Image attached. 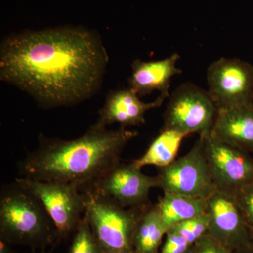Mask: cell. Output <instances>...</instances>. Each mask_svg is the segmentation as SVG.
<instances>
[{
    "mask_svg": "<svg viewBox=\"0 0 253 253\" xmlns=\"http://www.w3.org/2000/svg\"><path fill=\"white\" fill-rule=\"evenodd\" d=\"M109 60L101 38L89 30L24 32L3 40L0 80L42 107L72 106L99 90Z\"/></svg>",
    "mask_w": 253,
    "mask_h": 253,
    "instance_id": "cell-1",
    "label": "cell"
},
{
    "mask_svg": "<svg viewBox=\"0 0 253 253\" xmlns=\"http://www.w3.org/2000/svg\"><path fill=\"white\" fill-rule=\"evenodd\" d=\"M137 135L123 126L108 129L97 123L71 140L41 134L36 149L17 163L18 174L33 180L70 183L82 191L121 162L123 149Z\"/></svg>",
    "mask_w": 253,
    "mask_h": 253,
    "instance_id": "cell-2",
    "label": "cell"
},
{
    "mask_svg": "<svg viewBox=\"0 0 253 253\" xmlns=\"http://www.w3.org/2000/svg\"><path fill=\"white\" fill-rule=\"evenodd\" d=\"M0 239L44 249L58 240L54 221L41 200L14 180L0 193Z\"/></svg>",
    "mask_w": 253,
    "mask_h": 253,
    "instance_id": "cell-3",
    "label": "cell"
},
{
    "mask_svg": "<svg viewBox=\"0 0 253 253\" xmlns=\"http://www.w3.org/2000/svg\"><path fill=\"white\" fill-rule=\"evenodd\" d=\"M82 191L86 197L84 216L104 253L134 251L133 238L141 209L123 207L91 189Z\"/></svg>",
    "mask_w": 253,
    "mask_h": 253,
    "instance_id": "cell-4",
    "label": "cell"
},
{
    "mask_svg": "<svg viewBox=\"0 0 253 253\" xmlns=\"http://www.w3.org/2000/svg\"><path fill=\"white\" fill-rule=\"evenodd\" d=\"M217 108L208 91L192 83L176 88L163 114L161 130L179 131L183 134H210L217 114Z\"/></svg>",
    "mask_w": 253,
    "mask_h": 253,
    "instance_id": "cell-5",
    "label": "cell"
},
{
    "mask_svg": "<svg viewBox=\"0 0 253 253\" xmlns=\"http://www.w3.org/2000/svg\"><path fill=\"white\" fill-rule=\"evenodd\" d=\"M41 200L57 230L58 240L73 234L84 217L85 195L77 186L58 181L15 179Z\"/></svg>",
    "mask_w": 253,
    "mask_h": 253,
    "instance_id": "cell-6",
    "label": "cell"
},
{
    "mask_svg": "<svg viewBox=\"0 0 253 253\" xmlns=\"http://www.w3.org/2000/svg\"><path fill=\"white\" fill-rule=\"evenodd\" d=\"M156 177L158 187L163 193L207 200L217 191L200 136L187 154L169 166L160 168Z\"/></svg>",
    "mask_w": 253,
    "mask_h": 253,
    "instance_id": "cell-7",
    "label": "cell"
},
{
    "mask_svg": "<svg viewBox=\"0 0 253 253\" xmlns=\"http://www.w3.org/2000/svg\"><path fill=\"white\" fill-rule=\"evenodd\" d=\"M200 137L216 189L235 198L253 179V158L249 153L219 140L211 133Z\"/></svg>",
    "mask_w": 253,
    "mask_h": 253,
    "instance_id": "cell-8",
    "label": "cell"
},
{
    "mask_svg": "<svg viewBox=\"0 0 253 253\" xmlns=\"http://www.w3.org/2000/svg\"><path fill=\"white\" fill-rule=\"evenodd\" d=\"M208 93L217 109L253 103V66L221 58L208 68Z\"/></svg>",
    "mask_w": 253,
    "mask_h": 253,
    "instance_id": "cell-9",
    "label": "cell"
},
{
    "mask_svg": "<svg viewBox=\"0 0 253 253\" xmlns=\"http://www.w3.org/2000/svg\"><path fill=\"white\" fill-rule=\"evenodd\" d=\"M158 186L156 176L146 175L133 162H120L88 189L112 198L123 207L142 209L151 204V189Z\"/></svg>",
    "mask_w": 253,
    "mask_h": 253,
    "instance_id": "cell-10",
    "label": "cell"
},
{
    "mask_svg": "<svg viewBox=\"0 0 253 253\" xmlns=\"http://www.w3.org/2000/svg\"><path fill=\"white\" fill-rule=\"evenodd\" d=\"M208 235L236 251L251 243V229L235 198L216 191L206 200Z\"/></svg>",
    "mask_w": 253,
    "mask_h": 253,
    "instance_id": "cell-11",
    "label": "cell"
},
{
    "mask_svg": "<svg viewBox=\"0 0 253 253\" xmlns=\"http://www.w3.org/2000/svg\"><path fill=\"white\" fill-rule=\"evenodd\" d=\"M131 88L111 91L108 94L103 107L99 110L96 123L107 126L113 123L120 126H137L146 123L145 114L149 110L160 107L167 97L160 94L153 102L141 101Z\"/></svg>",
    "mask_w": 253,
    "mask_h": 253,
    "instance_id": "cell-12",
    "label": "cell"
},
{
    "mask_svg": "<svg viewBox=\"0 0 253 253\" xmlns=\"http://www.w3.org/2000/svg\"><path fill=\"white\" fill-rule=\"evenodd\" d=\"M180 56L174 53L169 57L158 61H143L136 59L131 64L129 88L139 97L158 91L160 94L169 97V86L172 78L182 73L177 67Z\"/></svg>",
    "mask_w": 253,
    "mask_h": 253,
    "instance_id": "cell-13",
    "label": "cell"
},
{
    "mask_svg": "<svg viewBox=\"0 0 253 253\" xmlns=\"http://www.w3.org/2000/svg\"><path fill=\"white\" fill-rule=\"evenodd\" d=\"M211 134L226 144L253 153V103L218 109Z\"/></svg>",
    "mask_w": 253,
    "mask_h": 253,
    "instance_id": "cell-14",
    "label": "cell"
},
{
    "mask_svg": "<svg viewBox=\"0 0 253 253\" xmlns=\"http://www.w3.org/2000/svg\"><path fill=\"white\" fill-rule=\"evenodd\" d=\"M167 229L163 224L157 204L142 208L136 221L133 246L139 253H160Z\"/></svg>",
    "mask_w": 253,
    "mask_h": 253,
    "instance_id": "cell-15",
    "label": "cell"
},
{
    "mask_svg": "<svg viewBox=\"0 0 253 253\" xmlns=\"http://www.w3.org/2000/svg\"><path fill=\"white\" fill-rule=\"evenodd\" d=\"M157 206L168 231L176 224L206 213V200L184 195L164 193Z\"/></svg>",
    "mask_w": 253,
    "mask_h": 253,
    "instance_id": "cell-16",
    "label": "cell"
},
{
    "mask_svg": "<svg viewBox=\"0 0 253 253\" xmlns=\"http://www.w3.org/2000/svg\"><path fill=\"white\" fill-rule=\"evenodd\" d=\"M187 136L179 131L161 130L145 154L132 162L141 169L146 166L166 167L175 161L181 142Z\"/></svg>",
    "mask_w": 253,
    "mask_h": 253,
    "instance_id": "cell-17",
    "label": "cell"
},
{
    "mask_svg": "<svg viewBox=\"0 0 253 253\" xmlns=\"http://www.w3.org/2000/svg\"><path fill=\"white\" fill-rule=\"evenodd\" d=\"M68 253H104L84 215L73 234Z\"/></svg>",
    "mask_w": 253,
    "mask_h": 253,
    "instance_id": "cell-18",
    "label": "cell"
},
{
    "mask_svg": "<svg viewBox=\"0 0 253 253\" xmlns=\"http://www.w3.org/2000/svg\"><path fill=\"white\" fill-rule=\"evenodd\" d=\"M209 228V216L207 213L172 226L170 229L185 238L191 244L207 235Z\"/></svg>",
    "mask_w": 253,
    "mask_h": 253,
    "instance_id": "cell-19",
    "label": "cell"
},
{
    "mask_svg": "<svg viewBox=\"0 0 253 253\" xmlns=\"http://www.w3.org/2000/svg\"><path fill=\"white\" fill-rule=\"evenodd\" d=\"M194 244H191L180 234L168 229L160 253H192Z\"/></svg>",
    "mask_w": 253,
    "mask_h": 253,
    "instance_id": "cell-20",
    "label": "cell"
},
{
    "mask_svg": "<svg viewBox=\"0 0 253 253\" xmlns=\"http://www.w3.org/2000/svg\"><path fill=\"white\" fill-rule=\"evenodd\" d=\"M235 199L251 229L253 226V179L240 190Z\"/></svg>",
    "mask_w": 253,
    "mask_h": 253,
    "instance_id": "cell-21",
    "label": "cell"
},
{
    "mask_svg": "<svg viewBox=\"0 0 253 253\" xmlns=\"http://www.w3.org/2000/svg\"><path fill=\"white\" fill-rule=\"evenodd\" d=\"M192 253H234V251L207 234L194 244Z\"/></svg>",
    "mask_w": 253,
    "mask_h": 253,
    "instance_id": "cell-22",
    "label": "cell"
},
{
    "mask_svg": "<svg viewBox=\"0 0 253 253\" xmlns=\"http://www.w3.org/2000/svg\"><path fill=\"white\" fill-rule=\"evenodd\" d=\"M0 253H15L11 249V244L2 239H0Z\"/></svg>",
    "mask_w": 253,
    "mask_h": 253,
    "instance_id": "cell-23",
    "label": "cell"
},
{
    "mask_svg": "<svg viewBox=\"0 0 253 253\" xmlns=\"http://www.w3.org/2000/svg\"><path fill=\"white\" fill-rule=\"evenodd\" d=\"M234 253H253V243L234 251Z\"/></svg>",
    "mask_w": 253,
    "mask_h": 253,
    "instance_id": "cell-24",
    "label": "cell"
},
{
    "mask_svg": "<svg viewBox=\"0 0 253 253\" xmlns=\"http://www.w3.org/2000/svg\"><path fill=\"white\" fill-rule=\"evenodd\" d=\"M251 242L253 243V226L251 228Z\"/></svg>",
    "mask_w": 253,
    "mask_h": 253,
    "instance_id": "cell-25",
    "label": "cell"
},
{
    "mask_svg": "<svg viewBox=\"0 0 253 253\" xmlns=\"http://www.w3.org/2000/svg\"><path fill=\"white\" fill-rule=\"evenodd\" d=\"M47 253L44 252V251H41V252H39V253H38V252H33V253Z\"/></svg>",
    "mask_w": 253,
    "mask_h": 253,
    "instance_id": "cell-26",
    "label": "cell"
},
{
    "mask_svg": "<svg viewBox=\"0 0 253 253\" xmlns=\"http://www.w3.org/2000/svg\"><path fill=\"white\" fill-rule=\"evenodd\" d=\"M128 253H137V252H136V251H131V252H129Z\"/></svg>",
    "mask_w": 253,
    "mask_h": 253,
    "instance_id": "cell-27",
    "label": "cell"
}]
</instances>
